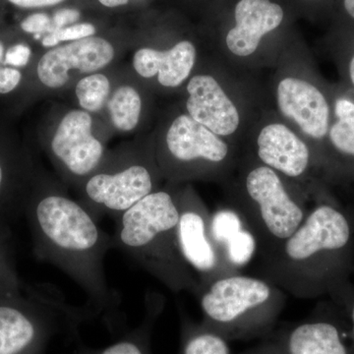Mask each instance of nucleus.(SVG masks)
<instances>
[{
  "label": "nucleus",
  "mask_w": 354,
  "mask_h": 354,
  "mask_svg": "<svg viewBox=\"0 0 354 354\" xmlns=\"http://www.w3.org/2000/svg\"><path fill=\"white\" fill-rule=\"evenodd\" d=\"M39 260L55 266L88 295L95 314L116 316L120 299L111 290L104 259L113 248L111 235L81 202L59 184L37 176L23 206Z\"/></svg>",
  "instance_id": "nucleus-1"
},
{
  "label": "nucleus",
  "mask_w": 354,
  "mask_h": 354,
  "mask_svg": "<svg viewBox=\"0 0 354 354\" xmlns=\"http://www.w3.org/2000/svg\"><path fill=\"white\" fill-rule=\"evenodd\" d=\"M259 255L261 277L286 293L329 295L354 272V216L330 193L314 202L290 237Z\"/></svg>",
  "instance_id": "nucleus-2"
},
{
  "label": "nucleus",
  "mask_w": 354,
  "mask_h": 354,
  "mask_svg": "<svg viewBox=\"0 0 354 354\" xmlns=\"http://www.w3.org/2000/svg\"><path fill=\"white\" fill-rule=\"evenodd\" d=\"M298 17L290 0H221L209 6L205 50L241 73L271 70Z\"/></svg>",
  "instance_id": "nucleus-3"
},
{
  "label": "nucleus",
  "mask_w": 354,
  "mask_h": 354,
  "mask_svg": "<svg viewBox=\"0 0 354 354\" xmlns=\"http://www.w3.org/2000/svg\"><path fill=\"white\" fill-rule=\"evenodd\" d=\"M176 188L167 183L164 189L158 188L118 216L111 235L113 247L129 256L171 292L196 295L199 281L184 260L177 241Z\"/></svg>",
  "instance_id": "nucleus-4"
},
{
  "label": "nucleus",
  "mask_w": 354,
  "mask_h": 354,
  "mask_svg": "<svg viewBox=\"0 0 354 354\" xmlns=\"http://www.w3.org/2000/svg\"><path fill=\"white\" fill-rule=\"evenodd\" d=\"M183 88L181 109L241 151L254 123L270 106L260 76L235 71L208 53Z\"/></svg>",
  "instance_id": "nucleus-5"
},
{
  "label": "nucleus",
  "mask_w": 354,
  "mask_h": 354,
  "mask_svg": "<svg viewBox=\"0 0 354 354\" xmlns=\"http://www.w3.org/2000/svg\"><path fill=\"white\" fill-rule=\"evenodd\" d=\"M330 85L321 75L313 53L297 31L266 83L270 106L306 140L320 165L332 118Z\"/></svg>",
  "instance_id": "nucleus-6"
},
{
  "label": "nucleus",
  "mask_w": 354,
  "mask_h": 354,
  "mask_svg": "<svg viewBox=\"0 0 354 354\" xmlns=\"http://www.w3.org/2000/svg\"><path fill=\"white\" fill-rule=\"evenodd\" d=\"M228 206L252 230L258 252L276 248L304 223L308 201L270 167L242 151L232 176L221 184Z\"/></svg>",
  "instance_id": "nucleus-7"
},
{
  "label": "nucleus",
  "mask_w": 354,
  "mask_h": 354,
  "mask_svg": "<svg viewBox=\"0 0 354 354\" xmlns=\"http://www.w3.org/2000/svg\"><path fill=\"white\" fill-rule=\"evenodd\" d=\"M153 146L162 179L174 185L192 181L221 185L236 169L242 152L181 108L164 116Z\"/></svg>",
  "instance_id": "nucleus-8"
},
{
  "label": "nucleus",
  "mask_w": 354,
  "mask_h": 354,
  "mask_svg": "<svg viewBox=\"0 0 354 354\" xmlns=\"http://www.w3.org/2000/svg\"><path fill=\"white\" fill-rule=\"evenodd\" d=\"M201 322L228 342L263 339L276 328L286 292L262 277L241 272L199 286Z\"/></svg>",
  "instance_id": "nucleus-9"
},
{
  "label": "nucleus",
  "mask_w": 354,
  "mask_h": 354,
  "mask_svg": "<svg viewBox=\"0 0 354 354\" xmlns=\"http://www.w3.org/2000/svg\"><path fill=\"white\" fill-rule=\"evenodd\" d=\"M93 314L67 304L53 288L22 286L0 295V354H44L55 335L76 333Z\"/></svg>",
  "instance_id": "nucleus-10"
},
{
  "label": "nucleus",
  "mask_w": 354,
  "mask_h": 354,
  "mask_svg": "<svg viewBox=\"0 0 354 354\" xmlns=\"http://www.w3.org/2000/svg\"><path fill=\"white\" fill-rule=\"evenodd\" d=\"M242 151L276 171L308 202L334 191L326 183L312 147L271 106L254 123Z\"/></svg>",
  "instance_id": "nucleus-11"
},
{
  "label": "nucleus",
  "mask_w": 354,
  "mask_h": 354,
  "mask_svg": "<svg viewBox=\"0 0 354 354\" xmlns=\"http://www.w3.org/2000/svg\"><path fill=\"white\" fill-rule=\"evenodd\" d=\"M164 180L153 152V141L138 150L104 158L80 186L81 203L97 221L120 216L158 189Z\"/></svg>",
  "instance_id": "nucleus-12"
},
{
  "label": "nucleus",
  "mask_w": 354,
  "mask_h": 354,
  "mask_svg": "<svg viewBox=\"0 0 354 354\" xmlns=\"http://www.w3.org/2000/svg\"><path fill=\"white\" fill-rule=\"evenodd\" d=\"M177 241L184 260L198 274L199 286L236 274L223 260L209 232L211 213L189 183L177 185Z\"/></svg>",
  "instance_id": "nucleus-13"
},
{
  "label": "nucleus",
  "mask_w": 354,
  "mask_h": 354,
  "mask_svg": "<svg viewBox=\"0 0 354 354\" xmlns=\"http://www.w3.org/2000/svg\"><path fill=\"white\" fill-rule=\"evenodd\" d=\"M48 152L65 183L81 185L106 158L101 140L93 133V118L72 109L60 120L48 143Z\"/></svg>",
  "instance_id": "nucleus-14"
},
{
  "label": "nucleus",
  "mask_w": 354,
  "mask_h": 354,
  "mask_svg": "<svg viewBox=\"0 0 354 354\" xmlns=\"http://www.w3.org/2000/svg\"><path fill=\"white\" fill-rule=\"evenodd\" d=\"M239 354H354V339L341 312V316H318L274 330L260 344Z\"/></svg>",
  "instance_id": "nucleus-15"
},
{
  "label": "nucleus",
  "mask_w": 354,
  "mask_h": 354,
  "mask_svg": "<svg viewBox=\"0 0 354 354\" xmlns=\"http://www.w3.org/2000/svg\"><path fill=\"white\" fill-rule=\"evenodd\" d=\"M332 118L321 165L326 183L354 187V93L339 81L332 83Z\"/></svg>",
  "instance_id": "nucleus-16"
},
{
  "label": "nucleus",
  "mask_w": 354,
  "mask_h": 354,
  "mask_svg": "<svg viewBox=\"0 0 354 354\" xmlns=\"http://www.w3.org/2000/svg\"><path fill=\"white\" fill-rule=\"evenodd\" d=\"M192 38H179L169 44L139 48L133 57L135 72L152 80L162 91L183 88L197 69L205 53Z\"/></svg>",
  "instance_id": "nucleus-17"
},
{
  "label": "nucleus",
  "mask_w": 354,
  "mask_h": 354,
  "mask_svg": "<svg viewBox=\"0 0 354 354\" xmlns=\"http://www.w3.org/2000/svg\"><path fill=\"white\" fill-rule=\"evenodd\" d=\"M115 50L101 37H88L55 46L39 58L37 65L39 80L46 88H62L68 83L69 72L92 74L111 64Z\"/></svg>",
  "instance_id": "nucleus-18"
},
{
  "label": "nucleus",
  "mask_w": 354,
  "mask_h": 354,
  "mask_svg": "<svg viewBox=\"0 0 354 354\" xmlns=\"http://www.w3.org/2000/svg\"><path fill=\"white\" fill-rule=\"evenodd\" d=\"M209 232L223 260L234 272H241L258 252L252 230L241 214L228 205L211 213Z\"/></svg>",
  "instance_id": "nucleus-19"
},
{
  "label": "nucleus",
  "mask_w": 354,
  "mask_h": 354,
  "mask_svg": "<svg viewBox=\"0 0 354 354\" xmlns=\"http://www.w3.org/2000/svg\"><path fill=\"white\" fill-rule=\"evenodd\" d=\"M36 174L17 153L0 149V223L23 211Z\"/></svg>",
  "instance_id": "nucleus-20"
},
{
  "label": "nucleus",
  "mask_w": 354,
  "mask_h": 354,
  "mask_svg": "<svg viewBox=\"0 0 354 354\" xmlns=\"http://www.w3.org/2000/svg\"><path fill=\"white\" fill-rule=\"evenodd\" d=\"M164 306V298L156 293H150L145 300V316L136 329L106 348H82L73 354H152L151 335Z\"/></svg>",
  "instance_id": "nucleus-21"
},
{
  "label": "nucleus",
  "mask_w": 354,
  "mask_h": 354,
  "mask_svg": "<svg viewBox=\"0 0 354 354\" xmlns=\"http://www.w3.org/2000/svg\"><path fill=\"white\" fill-rule=\"evenodd\" d=\"M323 46L334 62L339 81L354 93V27H330Z\"/></svg>",
  "instance_id": "nucleus-22"
},
{
  "label": "nucleus",
  "mask_w": 354,
  "mask_h": 354,
  "mask_svg": "<svg viewBox=\"0 0 354 354\" xmlns=\"http://www.w3.org/2000/svg\"><path fill=\"white\" fill-rule=\"evenodd\" d=\"M106 106L111 123L116 129L130 132L138 127L143 111V100L136 88L123 85L116 88Z\"/></svg>",
  "instance_id": "nucleus-23"
},
{
  "label": "nucleus",
  "mask_w": 354,
  "mask_h": 354,
  "mask_svg": "<svg viewBox=\"0 0 354 354\" xmlns=\"http://www.w3.org/2000/svg\"><path fill=\"white\" fill-rule=\"evenodd\" d=\"M183 354H232L230 342L202 322L184 319L181 325Z\"/></svg>",
  "instance_id": "nucleus-24"
},
{
  "label": "nucleus",
  "mask_w": 354,
  "mask_h": 354,
  "mask_svg": "<svg viewBox=\"0 0 354 354\" xmlns=\"http://www.w3.org/2000/svg\"><path fill=\"white\" fill-rule=\"evenodd\" d=\"M75 94L79 106L88 113H99L111 97V82L102 73L88 74L78 81Z\"/></svg>",
  "instance_id": "nucleus-25"
},
{
  "label": "nucleus",
  "mask_w": 354,
  "mask_h": 354,
  "mask_svg": "<svg viewBox=\"0 0 354 354\" xmlns=\"http://www.w3.org/2000/svg\"><path fill=\"white\" fill-rule=\"evenodd\" d=\"M297 16H304L307 19L330 21L334 14L337 0H290Z\"/></svg>",
  "instance_id": "nucleus-26"
},
{
  "label": "nucleus",
  "mask_w": 354,
  "mask_h": 354,
  "mask_svg": "<svg viewBox=\"0 0 354 354\" xmlns=\"http://www.w3.org/2000/svg\"><path fill=\"white\" fill-rule=\"evenodd\" d=\"M95 27L90 23H80L65 27L64 29L51 31L41 39L44 48H55L64 41H74L95 36Z\"/></svg>",
  "instance_id": "nucleus-27"
},
{
  "label": "nucleus",
  "mask_w": 354,
  "mask_h": 354,
  "mask_svg": "<svg viewBox=\"0 0 354 354\" xmlns=\"http://www.w3.org/2000/svg\"><path fill=\"white\" fill-rule=\"evenodd\" d=\"M329 297L335 306L348 320L354 339V286L351 279L335 288L330 291Z\"/></svg>",
  "instance_id": "nucleus-28"
},
{
  "label": "nucleus",
  "mask_w": 354,
  "mask_h": 354,
  "mask_svg": "<svg viewBox=\"0 0 354 354\" xmlns=\"http://www.w3.org/2000/svg\"><path fill=\"white\" fill-rule=\"evenodd\" d=\"M0 279H19L13 263L11 234L6 223H0Z\"/></svg>",
  "instance_id": "nucleus-29"
},
{
  "label": "nucleus",
  "mask_w": 354,
  "mask_h": 354,
  "mask_svg": "<svg viewBox=\"0 0 354 354\" xmlns=\"http://www.w3.org/2000/svg\"><path fill=\"white\" fill-rule=\"evenodd\" d=\"M330 27H354V0H337Z\"/></svg>",
  "instance_id": "nucleus-30"
},
{
  "label": "nucleus",
  "mask_w": 354,
  "mask_h": 354,
  "mask_svg": "<svg viewBox=\"0 0 354 354\" xmlns=\"http://www.w3.org/2000/svg\"><path fill=\"white\" fill-rule=\"evenodd\" d=\"M21 28L23 31L34 35L35 39H39L50 32L51 18L46 13H35L22 21Z\"/></svg>",
  "instance_id": "nucleus-31"
},
{
  "label": "nucleus",
  "mask_w": 354,
  "mask_h": 354,
  "mask_svg": "<svg viewBox=\"0 0 354 354\" xmlns=\"http://www.w3.org/2000/svg\"><path fill=\"white\" fill-rule=\"evenodd\" d=\"M32 50L30 46L25 44H18L10 46L6 51L4 64L15 67H24L31 59Z\"/></svg>",
  "instance_id": "nucleus-32"
},
{
  "label": "nucleus",
  "mask_w": 354,
  "mask_h": 354,
  "mask_svg": "<svg viewBox=\"0 0 354 354\" xmlns=\"http://www.w3.org/2000/svg\"><path fill=\"white\" fill-rule=\"evenodd\" d=\"M22 73L14 67L0 66V94H9L19 85Z\"/></svg>",
  "instance_id": "nucleus-33"
},
{
  "label": "nucleus",
  "mask_w": 354,
  "mask_h": 354,
  "mask_svg": "<svg viewBox=\"0 0 354 354\" xmlns=\"http://www.w3.org/2000/svg\"><path fill=\"white\" fill-rule=\"evenodd\" d=\"M80 19V12L76 9L64 8L59 9L53 14L51 18V31L64 29L73 24H76L77 21Z\"/></svg>",
  "instance_id": "nucleus-34"
},
{
  "label": "nucleus",
  "mask_w": 354,
  "mask_h": 354,
  "mask_svg": "<svg viewBox=\"0 0 354 354\" xmlns=\"http://www.w3.org/2000/svg\"><path fill=\"white\" fill-rule=\"evenodd\" d=\"M8 1L21 8H39V7L57 6L64 0H8Z\"/></svg>",
  "instance_id": "nucleus-35"
},
{
  "label": "nucleus",
  "mask_w": 354,
  "mask_h": 354,
  "mask_svg": "<svg viewBox=\"0 0 354 354\" xmlns=\"http://www.w3.org/2000/svg\"><path fill=\"white\" fill-rule=\"evenodd\" d=\"M20 279H0V295H6L7 292L17 290L21 288Z\"/></svg>",
  "instance_id": "nucleus-36"
},
{
  "label": "nucleus",
  "mask_w": 354,
  "mask_h": 354,
  "mask_svg": "<svg viewBox=\"0 0 354 354\" xmlns=\"http://www.w3.org/2000/svg\"><path fill=\"white\" fill-rule=\"evenodd\" d=\"M99 2L106 7H118L127 4L128 0H99Z\"/></svg>",
  "instance_id": "nucleus-37"
},
{
  "label": "nucleus",
  "mask_w": 354,
  "mask_h": 354,
  "mask_svg": "<svg viewBox=\"0 0 354 354\" xmlns=\"http://www.w3.org/2000/svg\"><path fill=\"white\" fill-rule=\"evenodd\" d=\"M4 57H6V50H4L3 44L0 41V66L4 64Z\"/></svg>",
  "instance_id": "nucleus-38"
},
{
  "label": "nucleus",
  "mask_w": 354,
  "mask_h": 354,
  "mask_svg": "<svg viewBox=\"0 0 354 354\" xmlns=\"http://www.w3.org/2000/svg\"><path fill=\"white\" fill-rule=\"evenodd\" d=\"M221 1V0H209V6H211L212 4L216 3V2Z\"/></svg>",
  "instance_id": "nucleus-39"
},
{
  "label": "nucleus",
  "mask_w": 354,
  "mask_h": 354,
  "mask_svg": "<svg viewBox=\"0 0 354 354\" xmlns=\"http://www.w3.org/2000/svg\"><path fill=\"white\" fill-rule=\"evenodd\" d=\"M354 189V187H353ZM349 209H351V212H353V214L354 215V207H348Z\"/></svg>",
  "instance_id": "nucleus-40"
}]
</instances>
